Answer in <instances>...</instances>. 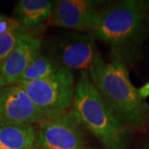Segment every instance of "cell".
<instances>
[{
  "mask_svg": "<svg viewBox=\"0 0 149 149\" xmlns=\"http://www.w3.org/2000/svg\"><path fill=\"white\" fill-rule=\"evenodd\" d=\"M33 149H41V148H33Z\"/></svg>",
  "mask_w": 149,
  "mask_h": 149,
  "instance_id": "obj_19",
  "label": "cell"
},
{
  "mask_svg": "<svg viewBox=\"0 0 149 149\" xmlns=\"http://www.w3.org/2000/svg\"><path fill=\"white\" fill-rule=\"evenodd\" d=\"M62 66H61L52 56L40 52L31 61L26 70L22 74L18 82L42 80L55 73Z\"/></svg>",
  "mask_w": 149,
  "mask_h": 149,
  "instance_id": "obj_12",
  "label": "cell"
},
{
  "mask_svg": "<svg viewBox=\"0 0 149 149\" xmlns=\"http://www.w3.org/2000/svg\"><path fill=\"white\" fill-rule=\"evenodd\" d=\"M88 72L103 100L127 126L140 132L149 128V106L133 85L127 64L118 55L111 52L110 60L105 61L98 51Z\"/></svg>",
  "mask_w": 149,
  "mask_h": 149,
  "instance_id": "obj_2",
  "label": "cell"
},
{
  "mask_svg": "<svg viewBox=\"0 0 149 149\" xmlns=\"http://www.w3.org/2000/svg\"><path fill=\"white\" fill-rule=\"evenodd\" d=\"M4 86H6L5 84H4V82H3V80H2V78L0 77V90H1L3 87H4Z\"/></svg>",
  "mask_w": 149,
  "mask_h": 149,
  "instance_id": "obj_16",
  "label": "cell"
},
{
  "mask_svg": "<svg viewBox=\"0 0 149 149\" xmlns=\"http://www.w3.org/2000/svg\"><path fill=\"white\" fill-rule=\"evenodd\" d=\"M22 27L14 19L3 17L0 20V34L12 32Z\"/></svg>",
  "mask_w": 149,
  "mask_h": 149,
  "instance_id": "obj_14",
  "label": "cell"
},
{
  "mask_svg": "<svg viewBox=\"0 0 149 149\" xmlns=\"http://www.w3.org/2000/svg\"><path fill=\"white\" fill-rule=\"evenodd\" d=\"M3 17H3V16H1V15H0V20H1V19H3Z\"/></svg>",
  "mask_w": 149,
  "mask_h": 149,
  "instance_id": "obj_18",
  "label": "cell"
},
{
  "mask_svg": "<svg viewBox=\"0 0 149 149\" xmlns=\"http://www.w3.org/2000/svg\"><path fill=\"white\" fill-rule=\"evenodd\" d=\"M139 94L140 97L142 99H147L148 97H149V81L147 82L145 85H143L142 87H140L139 89H138Z\"/></svg>",
  "mask_w": 149,
  "mask_h": 149,
  "instance_id": "obj_15",
  "label": "cell"
},
{
  "mask_svg": "<svg viewBox=\"0 0 149 149\" xmlns=\"http://www.w3.org/2000/svg\"><path fill=\"white\" fill-rule=\"evenodd\" d=\"M42 40L31 32L22 37L8 56L0 64V77L6 86L16 85L33 59L42 52Z\"/></svg>",
  "mask_w": 149,
  "mask_h": 149,
  "instance_id": "obj_9",
  "label": "cell"
},
{
  "mask_svg": "<svg viewBox=\"0 0 149 149\" xmlns=\"http://www.w3.org/2000/svg\"><path fill=\"white\" fill-rule=\"evenodd\" d=\"M2 149H33L38 148V127L29 123H1Z\"/></svg>",
  "mask_w": 149,
  "mask_h": 149,
  "instance_id": "obj_10",
  "label": "cell"
},
{
  "mask_svg": "<svg viewBox=\"0 0 149 149\" xmlns=\"http://www.w3.org/2000/svg\"><path fill=\"white\" fill-rule=\"evenodd\" d=\"M103 3L91 0L56 1L54 3L48 24L77 32H87L91 17Z\"/></svg>",
  "mask_w": 149,
  "mask_h": 149,
  "instance_id": "obj_8",
  "label": "cell"
},
{
  "mask_svg": "<svg viewBox=\"0 0 149 149\" xmlns=\"http://www.w3.org/2000/svg\"><path fill=\"white\" fill-rule=\"evenodd\" d=\"M16 85L27 93L32 102L47 112L69 111L74 97L75 83L72 70L61 67L47 78L20 81Z\"/></svg>",
  "mask_w": 149,
  "mask_h": 149,
  "instance_id": "obj_4",
  "label": "cell"
},
{
  "mask_svg": "<svg viewBox=\"0 0 149 149\" xmlns=\"http://www.w3.org/2000/svg\"><path fill=\"white\" fill-rule=\"evenodd\" d=\"M52 58L66 69L89 70L99 51L95 38L88 33L67 32L52 43Z\"/></svg>",
  "mask_w": 149,
  "mask_h": 149,
  "instance_id": "obj_6",
  "label": "cell"
},
{
  "mask_svg": "<svg viewBox=\"0 0 149 149\" xmlns=\"http://www.w3.org/2000/svg\"><path fill=\"white\" fill-rule=\"evenodd\" d=\"M54 3L49 0H20L15 8V21L30 30L48 21Z\"/></svg>",
  "mask_w": 149,
  "mask_h": 149,
  "instance_id": "obj_11",
  "label": "cell"
},
{
  "mask_svg": "<svg viewBox=\"0 0 149 149\" xmlns=\"http://www.w3.org/2000/svg\"><path fill=\"white\" fill-rule=\"evenodd\" d=\"M52 112L36 105L27 93L17 85L0 90V123L38 124Z\"/></svg>",
  "mask_w": 149,
  "mask_h": 149,
  "instance_id": "obj_7",
  "label": "cell"
},
{
  "mask_svg": "<svg viewBox=\"0 0 149 149\" xmlns=\"http://www.w3.org/2000/svg\"><path fill=\"white\" fill-rule=\"evenodd\" d=\"M86 33L108 44L127 64L149 34V1L123 0L100 8Z\"/></svg>",
  "mask_w": 149,
  "mask_h": 149,
  "instance_id": "obj_1",
  "label": "cell"
},
{
  "mask_svg": "<svg viewBox=\"0 0 149 149\" xmlns=\"http://www.w3.org/2000/svg\"><path fill=\"white\" fill-rule=\"evenodd\" d=\"M41 149H94L70 111L52 112L37 124Z\"/></svg>",
  "mask_w": 149,
  "mask_h": 149,
  "instance_id": "obj_5",
  "label": "cell"
},
{
  "mask_svg": "<svg viewBox=\"0 0 149 149\" xmlns=\"http://www.w3.org/2000/svg\"><path fill=\"white\" fill-rule=\"evenodd\" d=\"M143 149H149V145H148V146H146V147H144V148Z\"/></svg>",
  "mask_w": 149,
  "mask_h": 149,
  "instance_id": "obj_17",
  "label": "cell"
},
{
  "mask_svg": "<svg viewBox=\"0 0 149 149\" xmlns=\"http://www.w3.org/2000/svg\"><path fill=\"white\" fill-rule=\"evenodd\" d=\"M70 114L98 139L104 149H128L133 130L115 114L92 83L88 70L80 71Z\"/></svg>",
  "mask_w": 149,
  "mask_h": 149,
  "instance_id": "obj_3",
  "label": "cell"
},
{
  "mask_svg": "<svg viewBox=\"0 0 149 149\" xmlns=\"http://www.w3.org/2000/svg\"><path fill=\"white\" fill-rule=\"evenodd\" d=\"M29 31L22 27L14 31L0 34V64L8 56L22 37Z\"/></svg>",
  "mask_w": 149,
  "mask_h": 149,
  "instance_id": "obj_13",
  "label": "cell"
},
{
  "mask_svg": "<svg viewBox=\"0 0 149 149\" xmlns=\"http://www.w3.org/2000/svg\"><path fill=\"white\" fill-rule=\"evenodd\" d=\"M0 149H2V148H1V147H0Z\"/></svg>",
  "mask_w": 149,
  "mask_h": 149,
  "instance_id": "obj_20",
  "label": "cell"
}]
</instances>
